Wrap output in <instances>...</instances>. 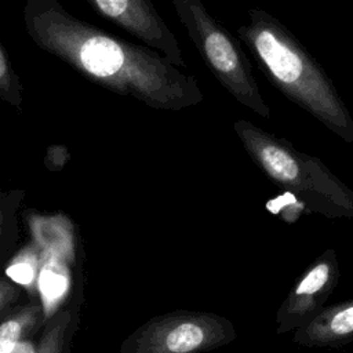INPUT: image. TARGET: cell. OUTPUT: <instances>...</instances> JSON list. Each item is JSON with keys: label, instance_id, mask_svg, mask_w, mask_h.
Masks as SVG:
<instances>
[{"label": "cell", "instance_id": "1", "mask_svg": "<svg viewBox=\"0 0 353 353\" xmlns=\"http://www.w3.org/2000/svg\"><path fill=\"white\" fill-rule=\"evenodd\" d=\"M22 18L36 47L114 94L131 97L154 110L171 112L204 99L194 76L146 47L76 18L57 0H29Z\"/></svg>", "mask_w": 353, "mask_h": 353}, {"label": "cell", "instance_id": "2", "mask_svg": "<svg viewBox=\"0 0 353 353\" xmlns=\"http://www.w3.org/2000/svg\"><path fill=\"white\" fill-rule=\"evenodd\" d=\"M248 18V23L239 26L237 36L266 79L342 141L353 143V117L321 65L269 12L250 8Z\"/></svg>", "mask_w": 353, "mask_h": 353}, {"label": "cell", "instance_id": "3", "mask_svg": "<svg viewBox=\"0 0 353 353\" xmlns=\"http://www.w3.org/2000/svg\"><path fill=\"white\" fill-rule=\"evenodd\" d=\"M233 130L255 165L309 211L328 219H353V190L320 159L248 120L234 121Z\"/></svg>", "mask_w": 353, "mask_h": 353}, {"label": "cell", "instance_id": "4", "mask_svg": "<svg viewBox=\"0 0 353 353\" xmlns=\"http://www.w3.org/2000/svg\"><path fill=\"white\" fill-rule=\"evenodd\" d=\"M172 7L199 55L221 85L239 103L269 119L270 108L259 91L240 41L200 0H172Z\"/></svg>", "mask_w": 353, "mask_h": 353}, {"label": "cell", "instance_id": "5", "mask_svg": "<svg viewBox=\"0 0 353 353\" xmlns=\"http://www.w3.org/2000/svg\"><path fill=\"white\" fill-rule=\"evenodd\" d=\"M236 336L233 323L221 314L179 309L141 324L121 342L120 353H207Z\"/></svg>", "mask_w": 353, "mask_h": 353}, {"label": "cell", "instance_id": "6", "mask_svg": "<svg viewBox=\"0 0 353 353\" xmlns=\"http://www.w3.org/2000/svg\"><path fill=\"white\" fill-rule=\"evenodd\" d=\"M341 276L336 252L320 254L295 280L276 312V334L294 332L312 321L332 295Z\"/></svg>", "mask_w": 353, "mask_h": 353}, {"label": "cell", "instance_id": "7", "mask_svg": "<svg viewBox=\"0 0 353 353\" xmlns=\"http://www.w3.org/2000/svg\"><path fill=\"white\" fill-rule=\"evenodd\" d=\"M102 18L139 39L178 69L186 68L182 48L161 15L149 0H87Z\"/></svg>", "mask_w": 353, "mask_h": 353}, {"label": "cell", "instance_id": "8", "mask_svg": "<svg viewBox=\"0 0 353 353\" xmlns=\"http://www.w3.org/2000/svg\"><path fill=\"white\" fill-rule=\"evenodd\" d=\"M291 341L313 349H339L352 343L353 298L325 305L312 321L292 332Z\"/></svg>", "mask_w": 353, "mask_h": 353}, {"label": "cell", "instance_id": "9", "mask_svg": "<svg viewBox=\"0 0 353 353\" xmlns=\"http://www.w3.org/2000/svg\"><path fill=\"white\" fill-rule=\"evenodd\" d=\"M47 321L41 301L15 305L0 319V353H12Z\"/></svg>", "mask_w": 353, "mask_h": 353}, {"label": "cell", "instance_id": "10", "mask_svg": "<svg viewBox=\"0 0 353 353\" xmlns=\"http://www.w3.org/2000/svg\"><path fill=\"white\" fill-rule=\"evenodd\" d=\"M80 299L59 307L51 317L47 319L36 353H70L72 341L79 325Z\"/></svg>", "mask_w": 353, "mask_h": 353}, {"label": "cell", "instance_id": "11", "mask_svg": "<svg viewBox=\"0 0 353 353\" xmlns=\"http://www.w3.org/2000/svg\"><path fill=\"white\" fill-rule=\"evenodd\" d=\"M47 254L34 241L25 244L10 261L6 274L19 287H25L30 294H39V276Z\"/></svg>", "mask_w": 353, "mask_h": 353}, {"label": "cell", "instance_id": "12", "mask_svg": "<svg viewBox=\"0 0 353 353\" xmlns=\"http://www.w3.org/2000/svg\"><path fill=\"white\" fill-rule=\"evenodd\" d=\"M25 196L23 190H7L0 200V259L6 256L8 248L17 240V211Z\"/></svg>", "mask_w": 353, "mask_h": 353}, {"label": "cell", "instance_id": "13", "mask_svg": "<svg viewBox=\"0 0 353 353\" xmlns=\"http://www.w3.org/2000/svg\"><path fill=\"white\" fill-rule=\"evenodd\" d=\"M0 99L15 109H22L23 85L12 68L10 57L0 44Z\"/></svg>", "mask_w": 353, "mask_h": 353}, {"label": "cell", "instance_id": "14", "mask_svg": "<svg viewBox=\"0 0 353 353\" xmlns=\"http://www.w3.org/2000/svg\"><path fill=\"white\" fill-rule=\"evenodd\" d=\"M21 292V287L7 276L0 277V319L17 305Z\"/></svg>", "mask_w": 353, "mask_h": 353}, {"label": "cell", "instance_id": "15", "mask_svg": "<svg viewBox=\"0 0 353 353\" xmlns=\"http://www.w3.org/2000/svg\"><path fill=\"white\" fill-rule=\"evenodd\" d=\"M66 149L61 145H54L50 146L47 150V156H46V165L50 170H61L65 164V161L69 159V153L62 154V152H65Z\"/></svg>", "mask_w": 353, "mask_h": 353}, {"label": "cell", "instance_id": "16", "mask_svg": "<svg viewBox=\"0 0 353 353\" xmlns=\"http://www.w3.org/2000/svg\"><path fill=\"white\" fill-rule=\"evenodd\" d=\"M4 194H6V192H4V190H1V189H0V200H1V199H3V197H4Z\"/></svg>", "mask_w": 353, "mask_h": 353}]
</instances>
